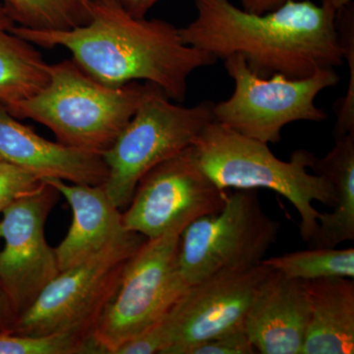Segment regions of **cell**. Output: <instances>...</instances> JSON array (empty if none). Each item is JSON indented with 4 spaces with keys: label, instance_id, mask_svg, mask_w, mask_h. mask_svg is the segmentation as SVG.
<instances>
[{
    "label": "cell",
    "instance_id": "obj_1",
    "mask_svg": "<svg viewBox=\"0 0 354 354\" xmlns=\"http://www.w3.org/2000/svg\"><path fill=\"white\" fill-rule=\"evenodd\" d=\"M288 0L274 10L255 14L232 0H194L196 18L179 28L186 44L216 60L239 55L256 75L301 79L344 64L330 0Z\"/></svg>",
    "mask_w": 354,
    "mask_h": 354
},
{
    "label": "cell",
    "instance_id": "obj_2",
    "mask_svg": "<svg viewBox=\"0 0 354 354\" xmlns=\"http://www.w3.org/2000/svg\"><path fill=\"white\" fill-rule=\"evenodd\" d=\"M12 32L44 48H64L95 80L111 87L146 81L169 99H186L193 72L211 66V53L183 41L179 28L136 18L114 0H95L92 20L67 31H39L14 25Z\"/></svg>",
    "mask_w": 354,
    "mask_h": 354
},
{
    "label": "cell",
    "instance_id": "obj_3",
    "mask_svg": "<svg viewBox=\"0 0 354 354\" xmlns=\"http://www.w3.org/2000/svg\"><path fill=\"white\" fill-rule=\"evenodd\" d=\"M203 171L223 190L267 188L283 195L300 216V235L308 242L318 227L320 212L312 203L335 204L329 179L310 174L316 157L304 149L295 151L288 162L279 160L268 144L244 136L213 120L192 144Z\"/></svg>",
    "mask_w": 354,
    "mask_h": 354
},
{
    "label": "cell",
    "instance_id": "obj_4",
    "mask_svg": "<svg viewBox=\"0 0 354 354\" xmlns=\"http://www.w3.org/2000/svg\"><path fill=\"white\" fill-rule=\"evenodd\" d=\"M144 90L138 82L104 85L67 59L48 64L46 87L6 109L48 127L62 145L102 155L136 113Z\"/></svg>",
    "mask_w": 354,
    "mask_h": 354
},
{
    "label": "cell",
    "instance_id": "obj_5",
    "mask_svg": "<svg viewBox=\"0 0 354 354\" xmlns=\"http://www.w3.org/2000/svg\"><path fill=\"white\" fill-rule=\"evenodd\" d=\"M172 102L157 86L146 82L136 113L102 155L109 169L102 186L120 211L131 202L147 172L192 145L214 120L213 102L194 106Z\"/></svg>",
    "mask_w": 354,
    "mask_h": 354
},
{
    "label": "cell",
    "instance_id": "obj_6",
    "mask_svg": "<svg viewBox=\"0 0 354 354\" xmlns=\"http://www.w3.org/2000/svg\"><path fill=\"white\" fill-rule=\"evenodd\" d=\"M272 270L261 262L190 286L158 322L125 344L124 353L183 354L197 342L244 329L254 295Z\"/></svg>",
    "mask_w": 354,
    "mask_h": 354
},
{
    "label": "cell",
    "instance_id": "obj_7",
    "mask_svg": "<svg viewBox=\"0 0 354 354\" xmlns=\"http://www.w3.org/2000/svg\"><path fill=\"white\" fill-rule=\"evenodd\" d=\"M146 239L129 232L92 259L60 272L14 320L8 332L73 334L93 341V333L115 295L128 262Z\"/></svg>",
    "mask_w": 354,
    "mask_h": 354
},
{
    "label": "cell",
    "instance_id": "obj_8",
    "mask_svg": "<svg viewBox=\"0 0 354 354\" xmlns=\"http://www.w3.org/2000/svg\"><path fill=\"white\" fill-rule=\"evenodd\" d=\"M225 68L234 81L225 101L214 102V120L244 136L266 144L281 140V130L297 121L322 122L328 114L315 104L317 95L339 82L334 68L318 70L301 79L276 74L256 75L239 55L225 58Z\"/></svg>",
    "mask_w": 354,
    "mask_h": 354
},
{
    "label": "cell",
    "instance_id": "obj_9",
    "mask_svg": "<svg viewBox=\"0 0 354 354\" xmlns=\"http://www.w3.org/2000/svg\"><path fill=\"white\" fill-rule=\"evenodd\" d=\"M183 228L147 239L125 268L120 286L93 333L99 353L114 354L158 322L189 286L179 271Z\"/></svg>",
    "mask_w": 354,
    "mask_h": 354
},
{
    "label": "cell",
    "instance_id": "obj_10",
    "mask_svg": "<svg viewBox=\"0 0 354 354\" xmlns=\"http://www.w3.org/2000/svg\"><path fill=\"white\" fill-rule=\"evenodd\" d=\"M281 223L268 216L255 189L227 194L223 209L181 232L179 271L188 286L223 270L260 264L278 241Z\"/></svg>",
    "mask_w": 354,
    "mask_h": 354
},
{
    "label": "cell",
    "instance_id": "obj_11",
    "mask_svg": "<svg viewBox=\"0 0 354 354\" xmlns=\"http://www.w3.org/2000/svg\"><path fill=\"white\" fill-rule=\"evenodd\" d=\"M227 197L203 171L191 145L142 177L121 220L128 232L157 239L218 213Z\"/></svg>",
    "mask_w": 354,
    "mask_h": 354
},
{
    "label": "cell",
    "instance_id": "obj_12",
    "mask_svg": "<svg viewBox=\"0 0 354 354\" xmlns=\"http://www.w3.org/2000/svg\"><path fill=\"white\" fill-rule=\"evenodd\" d=\"M59 195L44 180L41 187L16 200L1 213L0 239H4V248L0 252V288L16 318L60 272L55 249L48 245L44 234L46 218Z\"/></svg>",
    "mask_w": 354,
    "mask_h": 354
},
{
    "label": "cell",
    "instance_id": "obj_13",
    "mask_svg": "<svg viewBox=\"0 0 354 354\" xmlns=\"http://www.w3.org/2000/svg\"><path fill=\"white\" fill-rule=\"evenodd\" d=\"M311 316L306 281L274 271L256 291L244 330L261 354H301Z\"/></svg>",
    "mask_w": 354,
    "mask_h": 354
},
{
    "label": "cell",
    "instance_id": "obj_14",
    "mask_svg": "<svg viewBox=\"0 0 354 354\" xmlns=\"http://www.w3.org/2000/svg\"><path fill=\"white\" fill-rule=\"evenodd\" d=\"M0 158L41 179L104 185L109 169L102 155L48 141L0 106Z\"/></svg>",
    "mask_w": 354,
    "mask_h": 354
},
{
    "label": "cell",
    "instance_id": "obj_15",
    "mask_svg": "<svg viewBox=\"0 0 354 354\" xmlns=\"http://www.w3.org/2000/svg\"><path fill=\"white\" fill-rule=\"evenodd\" d=\"M67 200L73 221L64 241L55 248L59 271L82 264L106 251L128 234L121 212L102 185L44 179Z\"/></svg>",
    "mask_w": 354,
    "mask_h": 354
},
{
    "label": "cell",
    "instance_id": "obj_16",
    "mask_svg": "<svg viewBox=\"0 0 354 354\" xmlns=\"http://www.w3.org/2000/svg\"><path fill=\"white\" fill-rule=\"evenodd\" d=\"M307 286L311 316L301 354H353V279H319Z\"/></svg>",
    "mask_w": 354,
    "mask_h": 354
},
{
    "label": "cell",
    "instance_id": "obj_17",
    "mask_svg": "<svg viewBox=\"0 0 354 354\" xmlns=\"http://www.w3.org/2000/svg\"><path fill=\"white\" fill-rule=\"evenodd\" d=\"M325 157L316 158L314 174L329 179L335 190V204L330 213H321L309 248H334L354 241V132L335 139Z\"/></svg>",
    "mask_w": 354,
    "mask_h": 354
},
{
    "label": "cell",
    "instance_id": "obj_18",
    "mask_svg": "<svg viewBox=\"0 0 354 354\" xmlns=\"http://www.w3.org/2000/svg\"><path fill=\"white\" fill-rule=\"evenodd\" d=\"M16 25L0 0V106L36 95L48 82V64L34 44L12 32Z\"/></svg>",
    "mask_w": 354,
    "mask_h": 354
},
{
    "label": "cell",
    "instance_id": "obj_19",
    "mask_svg": "<svg viewBox=\"0 0 354 354\" xmlns=\"http://www.w3.org/2000/svg\"><path fill=\"white\" fill-rule=\"evenodd\" d=\"M16 25L39 31H67L87 25L95 0H1Z\"/></svg>",
    "mask_w": 354,
    "mask_h": 354
},
{
    "label": "cell",
    "instance_id": "obj_20",
    "mask_svg": "<svg viewBox=\"0 0 354 354\" xmlns=\"http://www.w3.org/2000/svg\"><path fill=\"white\" fill-rule=\"evenodd\" d=\"M291 279L315 281L326 278L354 279V249L309 248L262 261Z\"/></svg>",
    "mask_w": 354,
    "mask_h": 354
},
{
    "label": "cell",
    "instance_id": "obj_21",
    "mask_svg": "<svg viewBox=\"0 0 354 354\" xmlns=\"http://www.w3.org/2000/svg\"><path fill=\"white\" fill-rule=\"evenodd\" d=\"M99 353L92 339L78 335H31L0 333V354Z\"/></svg>",
    "mask_w": 354,
    "mask_h": 354
},
{
    "label": "cell",
    "instance_id": "obj_22",
    "mask_svg": "<svg viewBox=\"0 0 354 354\" xmlns=\"http://www.w3.org/2000/svg\"><path fill=\"white\" fill-rule=\"evenodd\" d=\"M337 27L339 32L344 60L349 67L348 92L335 106L337 121L334 127L335 139L341 138L354 132V17L353 3L337 12Z\"/></svg>",
    "mask_w": 354,
    "mask_h": 354
},
{
    "label": "cell",
    "instance_id": "obj_23",
    "mask_svg": "<svg viewBox=\"0 0 354 354\" xmlns=\"http://www.w3.org/2000/svg\"><path fill=\"white\" fill-rule=\"evenodd\" d=\"M44 179L6 160H0V213L19 198L41 187Z\"/></svg>",
    "mask_w": 354,
    "mask_h": 354
},
{
    "label": "cell",
    "instance_id": "obj_24",
    "mask_svg": "<svg viewBox=\"0 0 354 354\" xmlns=\"http://www.w3.org/2000/svg\"><path fill=\"white\" fill-rule=\"evenodd\" d=\"M257 353L244 329L221 337L197 342L184 349L183 354H254Z\"/></svg>",
    "mask_w": 354,
    "mask_h": 354
},
{
    "label": "cell",
    "instance_id": "obj_25",
    "mask_svg": "<svg viewBox=\"0 0 354 354\" xmlns=\"http://www.w3.org/2000/svg\"><path fill=\"white\" fill-rule=\"evenodd\" d=\"M128 13L136 18H145L147 14L160 0H114Z\"/></svg>",
    "mask_w": 354,
    "mask_h": 354
},
{
    "label": "cell",
    "instance_id": "obj_26",
    "mask_svg": "<svg viewBox=\"0 0 354 354\" xmlns=\"http://www.w3.org/2000/svg\"><path fill=\"white\" fill-rule=\"evenodd\" d=\"M241 8L248 12L264 14L279 8L288 0H239Z\"/></svg>",
    "mask_w": 354,
    "mask_h": 354
},
{
    "label": "cell",
    "instance_id": "obj_27",
    "mask_svg": "<svg viewBox=\"0 0 354 354\" xmlns=\"http://www.w3.org/2000/svg\"><path fill=\"white\" fill-rule=\"evenodd\" d=\"M4 309H9L13 312L12 308H11V305L9 304L8 298H7L6 293L3 292V290L0 288V313H1ZM14 315H15V314H14Z\"/></svg>",
    "mask_w": 354,
    "mask_h": 354
},
{
    "label": "cell",
    "instance_id": "obj_28",
    "mask_svg": "<svg viewBox=\"0 0 354 354\" xmlns=\"http://www.w3.org/2000/svg\"><path fill=\"white\" fill-rule=\"evenodd\" d=\"M330 2L337 12V11L341 10V9L344 8V7L353 3V0H330Z\"/></svg>",
    "mask_w": 354,
    "mask_h": 354
},
{
    "label": "cell",
    "instance_id": "obj_29",
    "mask_svg": "<svg viewBox=\"0 0 354 354\" xmlns=\"http://www.w3.org/2000/svg\"><path fill=\"white\" fill-rule=\"evenodd\" d=\"M2 160V158H0V160Z\"/></svg>",
    "mask_w": 354,
    "mask_h": 354
}]
</instances>
